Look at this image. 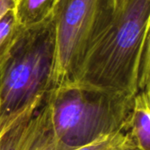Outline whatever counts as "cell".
<instances>
[{
	"mask_svg": "<svg viewBox=\"0 0 150 150\" xmlns=\"http://www.w3.org/2000/svg\"><path fill=\"white\" fill-rule=\"evenodd\" d=\"M150 0H121L74 83L134 98L150 90Z\"/></svg>",
	"mask_w": 150,
	"mask_h": 150,
	"instance_id": "1",
	"label": "cell"
},
{
	"mask_svg": "<svg viewBox=\"0 0 150 150\" xmlns=\"http://www.w3.org/2000/svg\"><path fill=\"white\" fill-rule=\"evenodd\" d=\"M134 98L70 83L52 89L40 111L56 150H73L124 130Z\"/></svg>",
	"mask_w": 150,
	"mask_h": 150,
	"instance_id": "2",
	"label": "cell"
},
{
	"mask_svg": "<svg viewBox=\"0 0 150 150\" xmlns=\"http://www.w3.org/2000/svg\"><path fill=\"white\" fill-rule=\"evenodd\" d=\"M55 54L53 15L24 28L5 62L1 101L0 137L18 122L30 118L51 91Z\"/></svg>",
	"mask_w": 150,
	"mask_h": 150,
	"instance_id": "3",
	"label": "cell"
},
{
	"mask_svg": "<svg viewBox=\"0 0 150 150\" xmlns=\"http://www.w3.org/2000/svg\"><path fill=\"white\" fill-rule=\"evenodd\" d=\"M116 11L115 0H60L54 8L55 54L51 90L74 83L81 65Z\"/></svg>",
	"mask_w": 150,
	"mask_h": 150,
	"instance_id": "4",
	"label": "cell"
},
{
	"mask_svg": "<svg viewBox=\"0 0 150 150\" xmlns=\"http://www.w3.org/2000/svg\"><path fill=\"white\" fill-rule=\"evenodd\" d=\"M124 130L138 149L150 150V90L134 96Z\"/></svg>",
	"mask_w": 150,
	"mask_h": 150,
	"instance_id": "5",
	"label": "cell"
},
{
	"mask_svg": "<svg viewBox=\"0 0 150 150\" xmlns=\"http://www.w3.org/2000/svg\"><path fill=\"white\" fill-rule=\"evenodd\" d=\"M57 0H18L14 13L18 24L24 27L40 24L52 16Z\"/></svg>",
	"mask_w": 150,
	"mask_h": 150,
	"instance_id": "6",
	"label": "cell"
},
{
	"mask_svg": "<svg viewBox=\"0 0 150 150\" xmlns=\"http://www.w3.org/2000/svg\"><path fill=\"white\" fill-rule=\"evenodd\" d=\"M23 30L24 27L17 21L14 9L6 11L0 18V61L9 54Z\"/></svg>",
	"mask_w": 150,
	"mask_h": 150,
	"instance_id": "7",
	"label": "cell"
},
{
	"mask_svg": "<svg viewBox=\"0 0 150 150\" xmlns=\"http://www.w3.org/2000/svg\"><path fill=\"white\" fill-rule=\"evenodd\" d=\"M73 150H139L125 130L104 135Z\"/></svg>",
	"mask_w": 150,
	"mask_h": 150,
	"instance_id": "8",
	"label": "cell"
},
{
	"mask_svg": "<svg viewBox=\"0 0 150 150\" xmlns=\"http://www.w3.org/2000/svg\"><path fill=\"white\" fill-rule=\"evenodd\" d=\"M30 118L18 122L0 137V150H19L20 143Z\"/></svg>",
	"mask_w": 150,
	"mask_h": 150,
	"instance_id": "9",
	"label": "cell"
},
{
	"mask_svg": "<svg viewBox=\"0 0 150 150\" xmlns=\"http://www.w3.org/2000/svg\"><path fill=\"white\" fill-rule=\"evenodd\" d=\"M18 0H0V18L8 11L13 10Z\"/></svg>",
	"mask_w": 150,
	"mask_h": 150,
	"instance_id": "10",
	"label": "cell"
},
{
	"mask_svg": "<svg viewBox=\"0 0 150 150\" xmlns=\"http://www.w3.org/2000/svg\"><path fill=\"white\" fill-rule=\"evenodd\" d=\"M9 54L0 61V101H1V91H2V83H3V76H4V66H5V62L8 58Z\"/></svg>",
	"mask_w": 150,
	"mask_h": 150,
	"instance_id": "11",
	"label": "cell"
},
{
	"mask_svg": "<svg viewBox=\"0 0 150 150\" xmlns=\"http://www.w3.org/2000/svg\"><path fill=\"white\" fill-rule=\"evenodd\" d=\"M115 1H116V5H117V4H119V3H120L121 0H115Z\"/></svg>",
	"mask_w": 150,
	"mask_h": 150,
	"instance_id": "12",
	"label": "cell"
},
{
	"mask_svg": "<svg viewBox=\"0 0 150 150\" xmlns=\"http://www.w3.org/2000/svg\"><path fill=\"white\" fill-rule=\"evenodd\" d=\"M59 1H60V0H57V3H58V2H59ZM57 3H56V4H57ZM55 5H56V4H55Z\"/></svg>",
	"mask_w": 150,
	"mask_h": 150,
	"instance_id": "13",
	"label": "cell"
}]
</instances>
